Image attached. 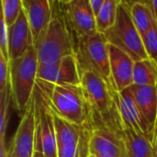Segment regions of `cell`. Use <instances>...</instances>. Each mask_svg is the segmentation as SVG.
<instances>
[{"label": "cell", "instance_id": "1", "mask_svg": "<svg viewBox=\"0 0 157 157\" xmlns=\"http://www.w3.org/2000/svg\"><path fill=\"white\" fill-rule=\"evenodd\" d=\"M39 88L51 109L61 118L92 130V113L81 85H55L37 78Z\"/></svg>", "mask_w": 157, "mask_h": 157}, {"label": "cell", "instance_id": "2", "mask_svg": "<svg viewBox=\"0 0 157 157\" xmlns=\"http://www.w3.org/2000/svg\"><path fill=\"white\" fill-rule=\"evenodd\" d=\"M81 86L86 93L92 113V130L106 129L119 133L124 131L115 100V88L100 75L93 72H83Z\"/></svg>", "mask_w": 157, "mask_h": 157}, {"label": "cell", "instance_id": "3", "mask_svg": "<svg viewBox=\"0 0 157 157\" xmlns=\"http://www.w3.org/2000/svg\"><path fill=\"white\" fill-rule=\"evenodd\" d=\"M39 65L58 62L62 58L74 55L75 38L66 22L63 1H52V17L40 44L35 48Z\"/></svg>", "mask_w": 157, "mask_h": 157}, {"label": "cell", "instance_id": "4", "mask_svg": "<svg viewBox=\"0 0 157 157\" xmlns=\"http://www.w3.org/2000/svg\"><path fill=\"white\" fill-rule=\"evenodd\" d=\"M39 60L37 51L31 46L20 58L10 61V92L12 102L18 112H25L37 82Z\"/></svg>", "mask_w": 157, "mask_h": 157}, {"label": "cell", "instance_id": "5", "mask_svg": "<svg viewBox=\"0 0 157 157\" xmlns=\"http://www.w3.org/2000/svg\"><path fill=\"white\" fill-rule=\"evenodd\" d=\"M108 45L109 42L104 34L95 32L75 40L74 55L80 74L86 71L96 73L114 87L111 80Z\"/></svg>", "mask_w": 157, "mask_h": 157}, {"label": "cell", "instance_id": "6", "mask_svg": "<svg viewBox=\"0 0 157 157\" xmlns=\"http://www.w3.org/2000/svg\"><path fill=\"white\" fill-rule=\"evenodd\" d=\"M104 36L109 44L126 52L134 62L148 59L142 36L133 23L128 1L121 0L116 22Z\"/></svg>", "mask_w": 157, "mask_h": 157}, {"label": "cell", "instance_id": "7", "mask_svg": "<svg viewBox=\"0 0 157 157\" xmlns=\"http://www.w3.org/2000/svg\"><path fill=\"white\" fill-rule=\"evenodd\" d=\"M57 157H89L91 129L72 123L54 113Z\"/></svg>", "mask_w": 157, "mask_h": 157}, {"label": "cell", "instance_id": "8", "mask_svg": "<svg viewBox=\"0 0 157 157\" xmlns=\"http://www.w3.org/2000/svg\"><path fill=\"white\" fill-rule=\"evenodd\" d=\"M35 116V152L57 157L53 114L42 94L36 86L33 93Z\"/></svg>", "mask_w": 157, "mask_h": 157}, {"label": "cell", "instance_id": "9", "mask_svg": "<svg viewBox=\"0 0 157 157\" xmlns=\"http://www.w3.org/2000/svg\"><path fill=\"white\" fill-rule=\"evenodd\" d=\"M34 100L31 98L17 129L6 147V157H33L35 154Z\"/></svg>", "mask_w": 157, "mask_h": 157}, {"label": "cell", "instance_id": "10", "mask_svg": "<svg viewBox=\"0 0 157 157\" xmlns=\"http://www.w3.org/2000/svg\"><path fill=\"white\" fill-rule=\"evenodd\" d=\"M114 96L124 130L131 131L136 134L149 135L154 139V130L141 113L133 97L132 87L120 92L115 90Z\"/></svg>", "mask_w": 157, "mask_h": 157}, {"label": "cell", "instance_id": "11", "mask_svg": "<svg viewBox=\"0 0 157 157\" xmlns=\"http://www.w3.org/2000/svg\"><path fill=\"white\" fill-rule=\"evenodd\" d=\"M63 6L66 22L75 40L98 32L96 17L90 6L89 0L63 1Z\"/></svg>", "mask_w": 157, "mask_h": 157}, {"label": "cell", "instance_id": "12", "mask_svg": "<svg viewBox=\"0 0 157 157\" xmlns=\"http://www.w3.org/2000/svg\"><path fill=\"white\" fill-rule=\"evenodd\" d=\"M37 78L55 85H81V75L75 55L58 62L39 65Z\"/></svg>", "mask_w": 157, "mask_h": 157}, {"label": "cell", "instance_id": "13", "mask_svg": "<svg viewBox=\"0 0 157 157\" xmlns=\"http://www.w3.org/2000/svg\"><path fill=\"white\" fill-rule=\"evenodd\" d=\"M90 154L95 157H127L122 133L106 129H93Z\"/></svg>", "mask_w": 157, "mask_h": 157}, {"label": "cell", "instance_id": "14", "mask_svg": "<svg viewBox=\"0 0 157 157\" xmlns=\"http://www.w3.org/2000/svg\"><path fill=\"white\" fill-rule=\"evenodd\" d=\"M36 48L42 40L52 17V1L50 0H22Z\"/></svg>", "mask_w": 157, "mask_h": 157}, {"label": "cell", "instance_id": "15", "mask_svg": "<svg viewBox=\"0 0 157 157\" xmlns=\"http://www.w3.org/2000/svg\"><path fill=\"white\" fill-rule=\"evenodd\" d=\"M109 57L111 80L115 89L120 92L133 85L134 61L126 52L109 43Z\"/></svg>", "mask_w": 157, "mask_h": 157}, {"label": "cell", "instance_id": "16", "mask_svg": "<svg viewBox=\"0 0 157 157\" xmlns=\"http://www.w3.org/2000/svg\"><path fill=\"white\" fill-rule=\"evenodd\" d=\"M8 35L10 61L22 57L33 46L31 30L23 8L17 20L8 28Z\"/></svg>", "mask_w": 157, "mask_h": 157}, {"label": "cell", "instance_id": "17", "mask_svg": "<svg viewBox=\"0 0 157 157\" xmlns=\"http://www.w3.org/2000/svg\"><path fill=\"white\" fill-rule=\"evenodd\" d=\"M131 87L141 113L155 131L157 119V86L132 85Z\"/></svg>", "mask_w": 157, "mask_h": 157}, {"label": "cell", "instance_id": "18", "mask_svg": "<svg viewBox=\"0 0 157 157\" xmlns=\"http://www.w3.org/2000/svg\"><path fill=\"white\" fill-rule=\"evenodd\" d=\"M127 157H155L153 137L144 134H136L124 130L122 132Z\"/></svg>", "mask_w": 157, "mask_h": 157}, {"label": "cell", "instance_id": "19", "mask_svg": "<svg viewBox=\"0 0 157 157\" xmlns=\"http://www.w3.org/2000/svg\"><path fill=\"white\" fill-rule=\"evenodd\" d=\"M128 2L131 7V13L133 23L141 36H143L155 24L151 7L149 6L147 1Z\"/></svg>", "mask_w": 157, "mask_h": 157}, {"label": "cell", "instance_id": "20", "mask_svg": "<svg viewBox=\"0 0 157 157\" xmlns=\"http://www.w3.org/2000/svg\"><path fill=\"white\" fill-rule=\"evenodd\" d=\"M133 85L139 86H157V65L150 59L134 63Z\"/></svg>", "mask_w": 157, "mask_h": 157}, {"label": "cell", "instance_id": "21", "mask_svg": "<svg viewBox=\"0 0 157 157\" xmlns=\"http://www.w3.org/2000/svg\"><path fill=\"white\" fill-rule=\"evenodd\" d=\"M120 2L121 0H105L104 6L96 17V27L98 33L105 34L114 26Z\"/></svg>", "mask_w": 157, "mask_h": 157}, {"label": "cell", "instance_id": "22", "mask_svg": "<svg viewBox=\"0 0 157 157\" xmlns=\"http://www.w3.org/2000/svg\"><path fill=\"white\" fill-rule=\"evenodd\" d=\"M2 17L8 28L18 18L23 8L22 0H2Z\"/></svg>", "mask_w": 157, "mask_h": 157}, {"label": "cell", "instance_id": "23", "mask_svg": "<svg viewBox=\"0 0 157 157\" xmlns=\"http://www.w3.org/2000/svg\"><path fill=\"white\" fill-rule=\"evenodd\" d=\"M12 101L10 87L0 95V144L6 143V132L9 117V106Z\"/></svg>", "mask_w": 157, "mask_h": 157}, {"label": "cell", "instance_id": "24", "mask_svg": "<svg viewBox=\"0 0 157 157\" xmlns=\"http://www.w3.org/2000/svg\"><path fill=\"white\" fill-rule=\"evenodd\" d=\"M142 39L148 59L157 65V28L155 24L142 36Z\"/></svg>", "mask_w": 157, "mask_h": 157}, {"label": "cell", "instance_id": "25", "mask_svg": "<svg viewBox=\"0 0 157 157\" xmlns=\"http://www.w3.org/2000/svg\"><path fill=\"white\" fill-rule=\"evenodd\" d=\"M10 87V61L0 53V95Z\"/></svg>", "mask_w": 157, "mask_h": 157}, {"label": "cell", "instance_id": "26", "mask_svg": "<svg viewBox=\"0 0 157 157\" xmlns=\"http://www.w3.org/2000/svg\"><path fill=\"white\" fill-rule=\"evenodd\" d=\"M0 53L3 54L8 61L9 59V35L8 27L1 17L0 22Z\"/></svg>", "mask_w": 157, "mask_h": 157}, {"label": "cell", "instance_id": "27", "mask_svg": "<svg viewBox=\"0 0 157 157\" xmlns=\"http://www.w3.org/2000/svg\"><path fill=\"white\" fill-rule=\"evenodd\" d=\"M89 3H90V6L92 8V11L95 17H97L98 13L100 12L102 6H104L105 0H89Z\"/></svg>", "mask_w": 157, "mask_h": 157}, {"label": "cell", "instance_id": "28", "mask_svg": "<svg viewBox=\"0 0 157 157\" xmlns=\"http://www.w3.org/2000/svg\"><path fill=\"white\" fill-rule=\"evenodd\" d=\"M147 3H148L149 6L151 7V10L153 12L155 23V26L157 28V0H150V1H147Z\"/></svg>", "mask_w": 157, "mask_h": 157}, {"label": "cell", "instance_id": "29", "mask_svg": "<svg viewBox=\"0 0 157 157\" xmlns=\"http://www.w3.org/2000/svg\"><path fill=\"white\" fill-rule=\"evenodd\" d=\"M0 157H6V143L0 144Z\"/></svg>", "mask_w": 157, "mask_h": 157}, {"label": "cell", "instance_id": "30", "mask_svg": "<svg viewBox=\"0 0 157 157\" xmlns=\"http://www.w3.org/2000/svg\"><path fill=\"white\" fill-rule=\"evenodd\" d=\"M153 145H154V151H155V157H157V135L154 139Z\"/></svg>", "mask_w": 157, "mask_h": 157}, {"label": "cell", "instance_id": "31", "mask_svg": "<svg viewBox=\"0 0 157 157\" xmlns=\"http://www.w3.org/2000/svg\"><path fill=\"white\" fill-rule=\"evenodd\" d=\"M33 157H49V156H46L45 155H43V154H41V153H39V152H35L34 156Z\"/></svg>", "mask_w": 157, "mask_h": 157}, {"label": "cell", "instance_id": "32", "mask_svg": "<svg viewBox=\"0 0 157 157\" xmlns=\"http://www.w3.org/2000/svg\"><path fill=\"white\" fill-rule=\"evenodd\" d=\"M157 135V119L156 122H155V131H154V139L155 138V136ZM154 142V141H153Z\"/></svg>", "mask_w": 157, "mask_h": 157}, {"label": "cell", "instance_id": "33", "mask_svg": "<svg viewBox=\"0 0 157 157\" xmlns=\"http://www.w3.org/2000/svg\"><path fill=\"white\" fill-rule=\"evenodd\" d=\"M89 157H95V156H94L93 155H89Z\"/></svg>", "mask_w": 157, "mask_h": 157}]
</instances>
